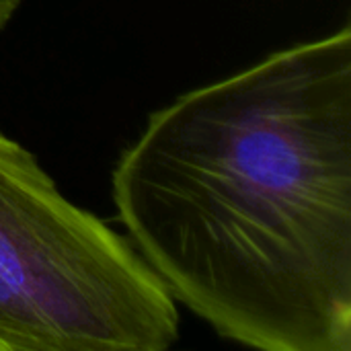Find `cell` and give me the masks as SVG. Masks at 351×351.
Here are the masks:
<instances>
[{"mask_svg": "<svg viewBox=\"0 0 351 351\" xmlns=\"http://www.w3.org/2000/svg\"><path fill=\"white\" fill-rule=\"evenodd\" d=\"M23 0H0V29L12 19L16 8L21 6Z\"/></svg>", "mask_w": 351, "mask_h": 351, "instance_id": "cell-3", "label": "cell"}, {"mask_svg": "<svg viewBox=\"0 0 351 351\" xmlns=\"http://www.w3.org/2000/svg\"><path fill=\"white\" fill-rule=\"evenodd\" d=\"M113 202L138 255L220 337L351 350V29L154 111Z\"/></svg>", "mask_w": 351, "mask_h": 351, "instance_id": "cell-1", "label": "cell"}, {"mask_svg": "<svg viewBox=\"0 0 351 351\" xmlns=\"http://www.w3.org/2000/svg\"><path fill=\"white\" fill-rule=\"evenodd\" d=\"M175 298L136 247L0 132V351H162Z\"/></svg>", "mask_w": 351, "mask_h": 351, "instance_id": "cell-2", "label": "cell"}]
</instances>
